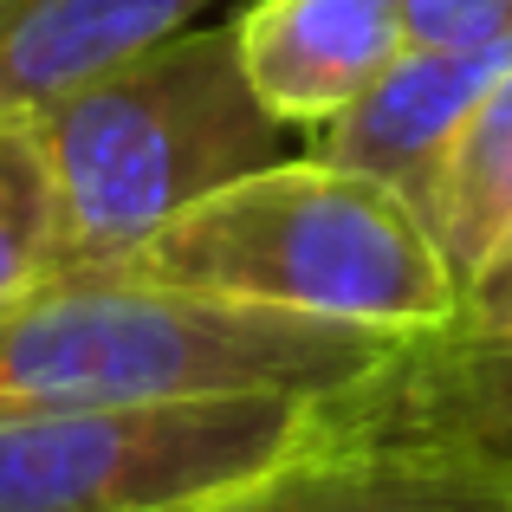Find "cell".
I'll return each mask as SVG.
<instances>
[{"label":"cell","mask_w":512,"mask_h":512,"mask_svg":"<svg viewBox=\"0 0 512 512\" xmlns=\"http://www.w3.org/2000/svg\"><path fill=\"white\" fill-rule=\"evenodd\" d=\"M331 435L448 441L512 467V344L402 338L383 370L331 396Z\"/></svg>","instance_id":"ba28073f"},{"label":"cell","mask_w":512,"mask_h":512,"mask_svg":"<svg viewBox=\"0 0 512 512\" xmlns=\"http://www.w3.org/2000/svg\"><path fill=\"white\" fill-rule=\"evenodd\" d=\"M214 7L227 0H0V117H26Z\"/></svg>","instance_id":"9c48e42d"},{"label":"cell","mask_w":512,"mask_h":512,"mask_svg":"<svg viewBox=\"0 0 512 512\" xmlns=\"http://www.w3.org/2000/svg\"><path fill=\"white\" fill-rule=\"evenodd\" d=\"M195 512H512V467L448 441L325 435Z\"/></svg>","instance_id":"5b68a950"},{"label":"cell","mask_w":512,"mask_h":512,"mask_svg":"<svg viewBox=\"0 0 512 512\" xmlns=\"http://www.w3.org/2000/svg\"><path fill=\"white\" fill-rule=\"evenodd\" d=\"M441 331L467 344H512V247L480 279L461 286V305H454V318Z\"/></svg>","instance_id":"7c38bea8"},{"label":"cell","mask_w":512,"mask_h":512,"mask_svg":"<svg viewBox=\"0 0 512 512\" xmlns=\"http://www.w3.org/2000/svg\"><path fill=\"white\" fill-rule=\"evenodd\" d=\"M331 435V396H169L0 422V512H195Z\"/></svg>","instance_id":"277c9868"},{"label":"cell","mask_w":512,"mask_h":512,"mask_svg":"<svg viewBox=\"0 0 512 512\" xmlns=\"http://www.w3.org/2000/svg\"><path fill=\"white\" fill-rule=\"evenodd\" d=\"M111 273L389 338L441 331L461 305L422 214L396 188L312 150L201 195Z\"/></svg>","instance_id":"7a4b0ae2"},{"label":"cell","mask_w":512,"mask_h":512,"mask_svg":"<svg viewBox=\"0 0 512 512\" xmlns=\"http://www.w3.org/2000/svg\"><path fill=\"white\" fill-rule=\"evenodd\" d=\"M227 26L247 85L286 130H325L409 46L402 0H240Z\"/></svg>","instance_id":"52a82bcc"},{"label":"cell","mask_w":512,"mask_h":512,"mask_svg":"<svg viewBox=\"0 0 512 512\" xmlns=\"http://www.w3.org/2000/svg\"><path fill=\"white\" fill-rule=\"evenodd\" d=\"M415 214H422L435 253L448 260L454 286L480 279L512 247V65L454 130Z\"/></svg>","instance_id":"30bf717a"},{"label":"cell","mask_w":512,"mask_h":512,"mask_svg":"<svg viewBox=\"0 0 512 512\" xmlns=\"http://www.w3.org/2000/svg\"><path fill=\"white\" fill-rule=\"evenodd\" d=\"M52 195L59 273H111L201 195L286 156L292 130L247 85L234 26H188L26 111Z\"/></svg>","instance_id":"3957f363"},{"label":"cell","mask_w":512,"mask_h":512,"mask_svg":"<svg viewBox=\"0 0 512 512\" xmlns=\"http://www.w3.org/2000/svg\"><path fill=\"white\" fill-rule=\"evenodd\" d=\"M415 46H461L493 26H512V0H402Z\"/></svg>","instance_id":"4fadbf2b"},{"label":"cell","mask_w":512,"mask_h":512,"mask_svg":"<svg viewBox=\"0 0 512 512\" xmlns=\"http://www.w3.org/2000/svg\"><path fill=\"white\" fill-rule=\"evenodd\" d=\"M506 65H512V26H493V33L461 39V46H415L409 39L344 117L312 130V156L396 188L415 208L441 150L454 143V130L467 124V111L487 98V85Z\"/></svg>","instance_id":"8992f818"},{"label":"cell","mask_w":512,"mask_h":512,"mask_svg":"<svg viewBox=\"0 0 512 512\" xmlns=\"http://www.w3.org/2000/svg\"><path fill=\"white\" fill-rule=\"evenodd\" d=\"M402 338L195 299L124 273H52L0 299V422L169 396H338Z\"/></svg>","instance_id":"6da1fadb"},{"label":"cell","mask_w":512,"mask_h":512,"mask_svg":"<svg viewBox=\"0 0 512 512\" xmlns=\"http://www.w3.org/2000/svg\"><path fill=\"white\" fill-rule=\"evenodd\" d=\"M59 273V195L26 117H0V299Z\"/></svg>","instance_id":"8fae6325"}]
</instances>
